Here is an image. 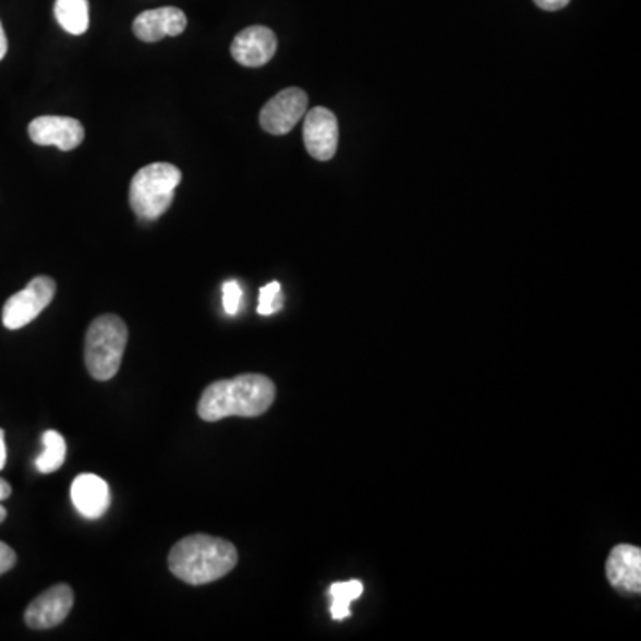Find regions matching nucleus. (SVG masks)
I'll return each mask as SVG.
<instances>
[{
	"instance_id": "obj_16",
	"label": "nucleus",
	"mask_w": 641,
	"mask_h": 641,
	"mask_svg": "<svg viewBox=\"0 0 641 641\" xmlns=\"http://www.w3.org/2000/svg\"><path fill=\"white\" fill-rule=\"evenodd\" d=\"M364 592V584L353 579V581H346V583H336L330 586V595L334 598L331 603V617L336 620H344L350 617V604L359 598Z\"/></svg>"
},
{
	"instance_id": "obj_7",
	"label": "nucleus",
	"mask_w": 641,
	"mask_h": 641,
	"mask_svg": "<svg viewBox=\"0 0 641 641\" xmlns=\"http://www.w3.org/2000/svg\"><path fill=\"white\" fill-rule=\"evenodd\" d=\"M303 123V142L305 148L314 159L330 160L336 156L339 145V123L330 109L314 107L305 112Z\"/></svg>"
},
{
	"instance_id": "obj_18",
	"label": "nucleus",
	"mask_w": 641,
	"mask_h": 641,
	"mask_svg": "<svg viewBox=\"0 0 641 641\" xmlns=\"http://www.w3.org/2000/svg\"><path fill=\"white\" fill-rule=\"evenodd\" d=\"M243 302V289L238 280H227L223 283V309L229 316H235Z\"/></svg>"
},
{
	"instance_id": "obj_6",
	"label": "nucleus",
	"mask_w": 641,
	"mask_h": 641,
	"mask_svg": "<svg viewBox=\"0 0 641 641\" xmlns=\"http://www.w3.org/2000/svg\"><path fill=\"white\" fill-rule=\"evenodd\" d=\"M306 106H309V97L303 89H283L263 107L258 122L264 131L273 136H283L305 117Z\"/></svg>"
},
{
	"instance_id": "obj_21",
	"label": "nucleus",
	"mask_w": 641,
	"mask_h": 641,
	"mask_svg": "<svg viewBox=\"0 0 641 641\" xmlns=\"http://www.w3.org/2000/svg\"><path fill=\"white\" fill-rule=\"evenodd\" d=\"M4 435V430L0 427V471L4 469L5 460H8V451H5Z\"/></svg>"
},
{
	"instance_id": "obj_19",
	"label": "nucleus",
	"mask_w": 641,
	"mask_h": 641,
	"mask_svg": "<svg viewBox=\"0 0 641 641\" xmlns=\"http://www.w3.org/2000/svg\"><path fill=\"white\" fill-rule=\"evenodd\" d=\"M16 564L15 551L11 549L10 545L0 542V576L10 572Z\"/></svg>"
},
{
	"instance_id": "obj_9",
	"label": "nucleus",
	"mask_w": 641,
	"mask_h": 641,
	"mask_svg": "<svg viewBox=\"0 0 641 641\" xmlns=\"http://www.w3.org/2000/svg\"><path fill=\"white\" fill-rule=\"evenodd\" d=\"M29 137L36 145L70 152L84 142V126L75 118L38 117L29 123Z\"/></svg>"
},
{
	"instance_id": "obj_8",
	"label": "nucleus",
	"mask_w": 641,
	"mask_h": 641,
	"mask_svg": "<svg viewBox=\"0 0 641 641\" xmlns=\"http://www.w3.org/2000/svg\"><path fill=\"white\" fill-rule=\"evenodd\" d=\"M73 607V592L69 584H56L45 590L25 609V624L31 629H52L63 624Z\"/></svg>"
},
{
	"instance_id": "obj_11",
	"label": "nucleus",
	"mask_w": 641,
	"mask_h": 641,
	"mask_svg": "<svg viewBox=\"0 0 641 641\" xmlns=\"http://www.w3.org/2000/svg\"><path fill=\"white\" fill-rule=\"evenodd\" d=\"M606 578L617 592L638 595L641 592V551L637 545L620 544L609 553Z\"/></svg>"
},
{
	"instance_id": "obj_17",
	"label": "nucleus",
	"mask_w": 641,
	"mask_h": 641,
	"mask_svg": "<svg viewBox=\"0 0 641 641\" xmlns=\"http://www.w3.org/2000/svg\"><path fill=\"white\" fill-rule=\"evenodd\" d=\"M283 294L282 286L278 282L267 283L261 289L258 294L257 312L261 316H273L278 311H282Z\"/></svg>"
},
{
	"instance_id": "obj_4",
	"label": "nucleus",
	"mask_w": 641,
	"mask_h": 641,
	"mask_svg": "<svg viewBox=\"0 0 641 641\" xmlns=\"http://www.w3.org/2000/svg\"><path fill=\"white\" fill-rule=\"evenodd\" d=\"M182 173L170 162H154L145 166L132 177L129 202L134 213L142 219L160 218L170 209L176 198Z\"/></svg>"
},
{
	"instance_id": "obj_24",
	"label": "nucleus",
	"mask_w": 641,
	"mask_h": 641,
	"mask_svg": "<svg viewBox=\"0 0 641 641\" xmlns=\"http://www.w3.org/2000/svg\"><path fill=\"white\" fill-rule=\"evenodd\" d=\"M5 517H8V511H5L4 506L0 505V524L4 522Z\"/></svg>"
},
{
	"instance_id": "obj_10",
	"label": "nucleus",
	"mask_w": 641,
	"mask_h": 641,
	"mask_svg": "<svg viewBox=\"0 0 641 641\" xmlns=\"http://www.w3.org/2000/svg\"><path fill=\"white\" fill-rule=\"evenodd\" d=\"M278 39L269 27L253 25L249 29L241 31L230 47L232 58L243 66L258 69L271 61L277 53Z\"/></svg>"
},
{
	"instance_id": "obj_5",
	"label": "nucleus",
	"mask_w": 641,
	"mask_h": 641,
	"mask_svg": "<svg viewBox=\"0 0 641 641\" xmlns=\"http://www.w3.org/2000/svg\"><path fill=\"white\" fill-rule=\"evenodd\" d=\"M56 282L49 277H36L25 289L16 292L4 303L2 323L8 330H20L29 325L56 297Z\"/></svg>"
},
{
	"instance_id": "obj_22",
	"label": "nucleus",
	"mask_w": 641,
	"mask_h": 641,
	"mask_svg": "<svg viewBox=\"0 0 641 641\" xmlns=\"http://www.w3.org/2000/svg\"><path fill=\"white\" fill-rule=\"evenodd\" d=\"M8 53V38H5L4 27L0 24V61L4 59Z\"/></svg>"
},
{
	"instance_id": "obj_23",
	"label": "nucleus",
	"mask_w": 641,
	"mask_h": 641,
	"mask_svg": "<svg viewBox=\"0 0 641 641\" xmlns=\"http://www.w3.org/2000/svg\"><path fill=\"white\" fill-rule=\"evenodd\" d=\"M11 496V485L8 481L0 477V500L8 499Z\"/></svg>"
},
{
	"instance_id": "obj_15",
	"label": "nucleus",
	"mask_w": 641,
	"mask_h": 641,
	"mask_svg": "<svg viewBox=\"0 0 641 641\" xmlns=\"http://www.w3.org/2000/svg\"><path fill=\"white\" fill-rule=\"evenodd\" d=\"M66 458V443L63 435L53 430L44 433V452L36 458V469L41 474H52L63 465Z\"/></svg>"
},
{
	"instance_id": "obj_12",
	"label": "nucleus",
	"mask_w": 641,
	"mask_h": 641,
	"mask_svg": "<svg viewBox=\"0 0 641 641\" xmlns=\"http://www.w3.org/2000/svg\"><path fill=\"white\" fill-rule=\"evenodd\" d=\"M185 25H188V19L184 11L168 5V8H157L137 15L132 24V31L137 39L146 44H156L166 36L182 35Z\"/></svg>"
},
{
	"instance_id": "obj_13",
	"label": "nucleus",
	"mask_w": 641,
	"mask_h": 641,
	"mask_svg": "<svg viewBox=\"0 0 641 641\" xmlns=\"http://www.w3.org/2000/svg\"><path fill=\"white\" fill-rule=\"evenodd\" d=\"M72 503L84 519L95 520L109 510V485L97 474H81L72 483Z\"/></svg>"
},
{
	"instance_id": "obj_14",
	"label": "nucleus",
	"mask_w": 641,
	"mask_h": 641,
	"mask_svg": "<svg viewBox=\"0 0 641 641\" xmlns=\"http://www.w3.org/2000/svg\"><path fill=\"white\" fill-rule=\"evenodd\" d=\"M53 15L66 33L81 36L89 27L88 0H56Z\"/></svg>"
},
{
	"instance_id": "obj_3",
	"label": "nucleus",
	"mask_w": 641,
	"mask_h": 641,
	"mask_svg": "<svg viewBox=\"0 0 641 641\" xmlns=\"http://www.w3.org/2000/svg\"><path fill=\"white\" fill-rule=\"evenodd\" d=\"M129 330L122 317L104 314L89 325L84 342L86 370L98 382L114 378L125 353Z\"/></svg>"
},
{
	"instance_id": "obj_20",
	"label": "nucleus",
	"mask_w": 641,
	"mask_h": 641,
	"mask_svg": "<svg viewBox=\"0 0 641 641\" xmlns=\"http://www.w3.org/2000/svg\"><path fill=\"white\" fill-rule=\"evenodd\" d=\"M533 2L534 4L539 5L540 10L558 11L567 8L570 0H533Z\"/></svg>"
},
{
	"instance_id": "obj_2",
	"label": "nucleus",
	"mask_w": 641,
	"mask_h": 641,
	"mask_svg": "<svg viewBox=\"0 0 641 641\" xmlns=\"http://www.w3.org/2000/svg\"><path fill=\"white\" fill-rule=\"evenodd\" d=\"M238 549L229 540L191 534L173 545L168 556L171 573L188 584H207L225 578L238 565Z\"/></svg>"
},
{
	"instance_id": "obj_1",
	"label": "nucleus",
	"mask_w": 641,
	"mask_h": 641,
	"mask_svg": "<svg viewBox=\"0 0 641 641\" xmlns=\"http://www.w3.org/2000/svg\"><path fill=\"white\" fill-rule=\"evenodd\" d=\"M277 398V387L264 374H239L214 382L202 394L198 415L207 423L225 418H258Z\"/></svg>"
}]
</instances>
